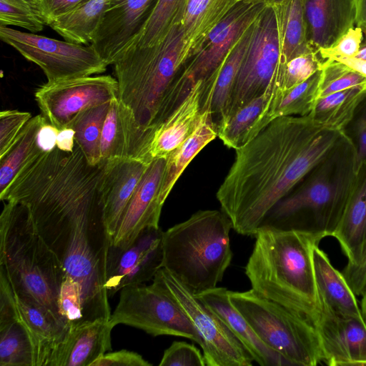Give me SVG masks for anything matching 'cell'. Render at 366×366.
I'll list each match as a JSON object with an SVG mask.
<instances>
[{"label":"cell","mask_w":366,"mask_h":366,"mask_svg":"<svg viewBox=\"0 0 366 366\" xmlns=\"http://www.w3.org/2000/svg\"><path fill=\"white\" fill-rule=\"evenodd\" d=\"M345 130L309 115L274 119L235 149L216 197L237 233L254 237L270 210L336 146Z\"/></svg>","instance_id":"6da1fadb"},{"label":"cell","mask_w":366,"mask_h":366,"mask_svg":"<svg viewBox=\"0 0 366 366\" xmlns=\"http://www.w3.org/2000/svg\"><path fill=\"white\" fill-rule=\"evenodd\" d=\"M245 266V274L259 295L316 322L319 295L313 250L323 234L261 227Z\"/></svg>","instance_id":"7a4b0ae2"},{"label":"cell","mask_w":366,"mask_h":366,"mask_svg":"<svg viewBox=\"0 0 366 366\" xmlns=\"http://www.w3.org/2000/svg\"><path fill=\"white\" fill-rule=\"evenodd\" d=\"M357 177L356 150L345 132L332 150L270 210L261 227L332 237Z\"/></svg>","instance_id":"3957f363"},{"label":"cell","mask_w":366,"mask_h":366,"mask_svg":"<svg viewBox=\"0 0 366 366\" xmlns=\"http://www.w3.org/2000/svg\"><path fill=\"white\" fill-rule=\"evenodd\" d=\"M4 202L0 216V267L16 295L33 298L64 322L59 307L64 268L37 232L29 209L19 202Z\"/></svg>","instance_id":"277c9868"},{"label":"cell","mask_w":366,"mask_h":366,"mask_svg":"<svg viewBox=\"0 0 366 366\" xmlns=\"http://www.w3.org/2000/svg\"><path fill=\"white\" fill-rule=\"evenodd\" d=\"M231 229L222 211L194 213L163 232L162 268L194 294L216 287L232 259Z\"/></svg>","instance_id":"5b68a950"},{"label":"cell","mask_w":366,"mask_h":366,"mask_svg":"<svg viewBox=\"0 0 366 366\" xmlns=\"http://www.w3.org/2000/svg\"><path fill=\"white\" fill-rule=\"evenodd\" d=\"M229 297L262 341L291 365L315 366L322 362L315 320L259 295L252 289L229 290Z\"/></svg>","instance_id":"8992f818"},{"label":"cell","mask_w":366,"mask_h":366,"mask_svg":"<svg viewBox=\"0 0 366 366\" xmlns=\"http://www.w3.org/2000/svg\"><path fill=\"white\" fill-rule=\"evenodd\" d=\"M152 283L179 304L200 339L206 366H251L252 357L223 321L164 268Z\"/></svg>","instance_id":"52a82bcc"},{"label":"cell","mask_w":366,"mask_h":366,"mask_svg":"<svg viewBox=\"0 0 366 366\" xmlns=\"http://www.w3.org/2000/svg\"><path fill=\"white\" fill-rule=\"evenodd\" d=\"M0 39L38 65L49 83L102 74L108 66L91 44L85 46L1 26Z\"/></svg>","instance_id":"ba28073f"},{"label":"cell","mask_w":366,"mask_h":366,"mask_svg":"<svg viewBox=\"0 0 366 366\" xmlns=\"http://www.w3.org/2000/svg\"><path fill=\"white\" fill-rule=\"evenodd\" d=\"M109 320L114 327L123 324L153 336L182 337L200 345L197 332L179 304L153 283L122 289Z\"/></svg>","instance_id":"9c48e42d"},{"label":"cell","mask_w":366,"mask_h":366,"mask_svg":"<svg viewBox=\"0 0 366 366\" xmlns=\"http://www.w3.org/2000/svg\"><path fill=\"white\" fill-rule=\"evenodd\" d=\"M280 59L274 14L272 8L267 6L253 23L250 41L242 59L222 123L275 84Z\"/></svg>","instance_id":"30bf717a"},{"label":"cell","mask_w":366,"mask_h":366,"mask_svg":"<svg viewBox=\"0 0 366 366\" xmlns=\"http://www.w3.org/2000/svg\"><path fill=\"white\" fill-rule=\"evenodd\" d=\"M118 91L116 79L97 75L46 82L34 96L42 116L60 131L82 112L117 98Z\"/></svg>","instance_id":"8fae6325"},{"label":"cell","mask_w":366,"mask_h":366,"mask_svg":"<svg viewBox=\"0 0 366 366\" xmlns=\"http://www.w3.org/2000/svg\"><path fill=\"white\" fill-rule=\"evenodd\" d=\"M267 6L247 0L239 1L211 30L186 63L181 71L186 80L194 86L209 77Z\"/></svg>","instance_id":"7c38bea8"},{"label":"cell","mask_w":366,"mask_h":366,"mask_svg":"<svg viewBox=\"0 0 366 366\" xmlns=\"http://www.w3.org/2000/svg\"><path fill=\"white\" fill-rule=\"evenodd\" d=\"M162 234L159 227L147 228L124 249L110 246L105 285L109 298L124 287L153 280L162 266Z\"/></svg>","instance_id":"4fadbf2b"},{"label":"cell","mask_w":366,"mask_h":366,"mask_svg":"<svg viewBox=\"0 0 366 366\" xmlns=\"http://www.w3.org/2000/svg\"><path fill=\"white\" fill-rule=\"evenodd\" d=\"M316 326L322 362L330 366L366 365V324L362 317L336 313L320 302Z\"/></svg>","instance_id":"5bb4252c"},{"label":"cell","mask_w":366,"mask_h":366,"mask_svg":"<svg viewBox=\"0 0 366 366\" xmlns=\"http://www.w3.org/2000/svg\"><path fill=\"white\" fill-rule=\"evenodd\" d=\"M165 164L166 158L154 159L149 164L119 222L112 247L124 249L145 229L159 227L164 205L160 187Z\"/></svg>","instance_id":"9a60e30c"},{"label":"cell","mask_w":366,"mask_h":366,"mask_svg":"<svg viewBox=\"0 0 366 366\" xmlns=\"http://www.w3.org/2000/svg\"><path fill=\"white\" fill-rule=\"evenodd\" d=\"M157 0H114L93 36L94 46L107 65H112L139 32Z\"/></svg>","instance_id":"2e32d148"},{"label":"cell","mask_w":366,"mask_h":366,"mask_svg":"<svg viewBox=\"0 0 366 366\" xmlns=\"http://www.w3.org/2000/svg\"><path fill=\"white\" fill-rule=\"evenodd\" d=\"M100 194L105 225L112 239L119 222L149 164L118 157L104 162Z\"/></svg>","instance_id":"e0dca14e"},{"label":"cell","mask_w":366,"mask_h":366,"mask_svg":"<svg viewBox=\"0 0 366 366\" xmlns=\"http://www.w3.org/2000/svg\"><path fill=\"white\" fill-rule=\"evenodd\" d=\"M14 295L19 317L33 344L35 366H50L54 355L68 337L69 327L33 298Z\"/></svg>","instance_id":"ac0fdd59"},{"label":"cell","mask_w":366,"mask_h":366,"mask_svg":"<svg viewBox=\"0 0 366 366\" xmlns=\"http://www.w3.org/2000/svg\"><path fill=\"white\" fill-rule=\"evenodd\" d=\"M253 24L233 45L214 71L202 81L201 110L208 112L214 129L222 124L237 76L250 41Z\"/></svg>","instance_id":"d6986e66"},{"label":"cell","mask_w":366,"mask_h":366,"mask_svg":"<svg viewBox=\"0 0 366 366\" xmlns=\"http://www.w3.org/2000/svg\"><path fill=\"white\" fill-rule=\"evenodd\" d=\"M227 288L216 287L196 296L212 310L261 366H285L290 363L280 353L265 345L255 333L244 316L232 305Z\"/></svg>","instance_id":"ffe728a7"},{"label":"cell","mask_w":366,"mask_h":366,"mask_svg":"<svg viewBox=\"0 0 366 366\" xmlns=\"http://www.w3.org/2000/svg\"><path fill=\"white\" fill-rule=\"evenodd\" d=\"M310 45L332 46L355 24V0H302Z\"/></svg>","instance_id":"44dd1931"},{"label":"cell","mask_w":366,"mask_h":366,"mask_svg":"<svg viewBox=\"0 0 366 366\" xmlns=\"http://www.w3.org/2000/svg\"><path fill=\"white\" fill-rule=\"evenodd\" d=\"M114 327L109 320L100 319L70 329L50 366H91L112 350L111 334Z\"/></svg>","instance_id":"7402d4cb"},{"label":"cell","mask_w":366,"mask_h":366,"mask_svg":"<svg viewBox=\"0 0 366 366\" xmlns=\"http://www.w3.org/2000/svg\"><path fill=\"white\" fill-rule=\"evenodd\" d=\"M202 81H198L186 98L155 131L148 150L151 162L166 158L185 141L199 125L201 110Z\"/></svg>","instance_id":"603a6c76"},{"label":"cell","mask_w":366,"mask_h":366,"mask_svg":"<svg viewBox=\"0 0 366 366\" xmlns=\"http://www.w3.org/2000/svg\"><path fill=\"white\" fill-rule=\"evenodd\" d=\"M313 264L319 303L342 315L362 317L357 295L319 246L313 250Z\"/></svg>","instance_id":"cb8c5ba5"},{"label":"cell","mask_w":366,"mask_h":366,"mask_svg":"<svg viewBox=\"0 0 366 366\" xmlns=\"http://www.w3.org/2000/svg\"><path fill=\"white\" fill-rule=\"evenodd\" d=\"M332 237L347 262H354L366 242V162L358 170L355 187Z\"/></svg>","instance_id":"d4e9b609"},{"label":"cell","mask_w":366,"mask_h":366,"mask_svg":"<svg viewBox=\"0 0 366 366\" xmlns=\"http://www.w3.org/2000/svg\"><path fill=\"white\" fill-rule=\"evenodd\" d=\"M269 6L273 9L277 26L279 68L297 56L316 51L309 42L302 0H280Z\"/></svg>","instance_id":"484cf974"},{"label":"cell","mask_w":366,"mask_h":366,"mask_svg":"<svg viewBox=\"0 0 366 366\" xmlns=\"http://www.w3.org/2000/svg\"><path fill=\"white\" fill-rule=\"evenodd\" d=\"M274 84L239 108L218 129L217 137L229 148L237 149L252 139L266 126Z\"/></svg>","instance_id":"4316f807"},{"label":"cell","mask_w":366,"mask_h":366,"mask_svg":"<svg viewBox=\"0 0 366 366\" xmlns=\"http://www.w3.org/2000/svg\"><path fill=\"white\" fill-rule=\"evenodd\" d=\"M240 1L188 0L182 26L184 49L189 59L211 30Z\"/></svg>","instance_id":"83f0119b"},{"label":"cell","mask_w":366,"mask_h":366,"mask_svg":"<svg viewBox=\"0 0 366 366\" xmlns=\"http://www.w3.org/2000/svg\"><path fill=\"white\" fill-rule=\"evenodd\" d=\"M217 137V133L212 124L209 114L204 112L192 134L166 157L160 187V199L163 203L190 162Z\"/></svg>","instance_id":"f1b7e54d"},{"label":"cell","mask_w":366,"mask_h":366,"mask_svg":"<svg viewBox=\"0 0 366 366\" xmlns=\"http://www.w3.org/2000/svg\"><path fill=\"white\" fill-rule=\"evenodd\" d=\"M187 3L188 0H157L142 28L123 51L162 41L174 26L182 25Z\"/></svg>","instance_id":"f546056e"},{"label":"cell","mask_w":366,"mask_h":366,"mask_svg":"<svg viewBox=\"0 0 366 366\" xmlns=\"http://www.w3.org/2000/svg\"><path fill=\"white\" fill-rule=\"evenodd\" d=\"M46 122L42 115L31 117L10 149L0 157V194L28 162L44 151L38 144V135Z\"/></svg>","instance_id":"4dcf8cb0"},{"label":"cell","mask_w":366,"mask_h":366,"mask_svg":"<svg viewBox=\"0 0 366 366\" xmlns=\"http://www.w3.org/2000/svg\"><path fill=\"white\" fill-rule=\"evenodd\" d=\"M114 0H85L75 10L61 16L50 27L66 41L90 44L98 25Z\"/></svg>","instance_id":"1f68e13d"},{"label":"cell","mask_w":366,"mask_h":366,"mask_svg":"<svg viewBox=\"0 0 366 366\" xmlns=\"http://www.w3.org/2000/svg\"><path fill=\"white\" fill-rule=\"evenodd\" d=\"M365 95L366 88L358 86L320 97L309 116L323 127L343 131Z\"/></svg>","instance_id":"d6a6232c"},{"label":"cell","mask_w":366,"mask_h":366,"mask_svg":"<svg viewBox=\"0 0 366 366\" xmlns=\"http://www.w3.org/2000/svg\"><path fill=\"white\" fill-rule=\"evenodd\" d=\"M0 365L35 366L33 344L18 311L0 317Z\"/></svg>","instance_id":"836d02e7"},{"label":"cell","mask_w":366,"mask_h":366,"mask_svg":"<svg viewBox=\"0 0 366 366\" xmlns=\"http://www.w3.org/2000/svg\"><path fill=\"white\" fill-rule=\"evenodd\" d=\"M321 76L322 69H320L280 96L272 97L270 110L266 117L267 125L280 117L309 115L318 99Z\"/></svg>","instance_id":"e575fe53"},{"label":"cell","mask_w":366,"mask_h":366,"mask_svg":"<svg viewBox=\"0 0 366 366\" xmlns=\"http://www.w3.org/2000/svg\"><path fill=\"white\" fill-rule=\"evenodd\" d=\"M111 102L112 101L82 112L69 127L74 132L76 143L88 162L93 166L100 164L102 132Z\"/></svg>","instance_id":"d590c367"},{"label":"cell","mask_w":366,"mask_h":366,"mask_svg":"<svg viewBox=\"0 0 366 366\" xmlns=\"http://www.w3.org/2000/svg\"><path fill=\"white\" fill-rule=\"evenodd\" d=\"M318 51H312L290 60L277 69L273 98L302 83L321 69L322 61Z\"/></svg>","instance_id":"8d00e7d4"},{"label":"cell","mask_w":366,"mask_h":366,"mask_svg":"<svg viewBox=\"0 0 366 366\" xmlns=\"http://www.w3.org/2000/svg\"><path fill=\"white\" fill-rule=\"evenodd\" d=\"M45 25L39 0H0V26H19L35 34Z\"/></svg>","instance_id":"74e56055"},{"label":"cell","mask_w":366,"mask_h":366,"mask_svg":"<svg viewBox=\"0 0 366 366\" xmlns=\"http://www.w3.org/2000/svg\"><path fill=\"white\" fill-rule=\"evenodd\" d=\"M318 98L352 87L366 88V76L333 59L324 60Z\"/></svg>","instance_id":"f35d334b"},{"label":"cell","mask_w":366,"mask_h":366,"mask_svg":"<svg viewBox=\"0 0 366 366\" xmlns=\"http://www.w3.org/2000/svg\"><path fill=\"white\" fill-rule=\"evenodd\" d=\"M27 112L4 110L0 113V157L12 147L24 127L31 118Z\"/></svg>","instance_id":"ab89813d"},{"label":"cell","mask_w":366,"mask_h":366,"mask_svg":"<svg viewBox=\"0 0 366 366\" xmlns=\"http://www.w3.org/2000/svg\"><path fill=\"white\" fill-rule=\"evenodd\" d=\"M159 366H206L203 354L193 344L174 341L164 350Z\"/></svg>","instance_id":"60d3db41"},{"label":"cell","mask_w":366,"mask_h":366,"mask_svg":"<svg viewBox=\"0 0 366 366\" xmlns=\"http://www.w3.org/2000/svg\"><path fill=\"white\" fill-rule=\"evenodd\" d=\"M119 102L113 99L103 126L100 141V163L116 158L118 143Z\"/></svg>","instance_id":"b9f144b4"},{"label":"cell","mask_w":366,"mask_h":366,"mask_svg":"<svg viewBox=\"0 0 366 366\" xmlns=\"http://www.w3.org/2000/svg\"><path fill=\"white\" fill-rule=\"evenodd\" d=\"M362 33L363 31L360 27L351 28L332 46L320 49L318 50L320 56L323 60L355 57L362 42Z\"/></svg>","instance_id":"7bdbcfd3"},{"label":"cell","mask_w":366,"mask_h":366,"mask_svg":"<svg viewBox=\"0 0 366 366\" xmlns=\"http://www.w3.org/2000/svg\"><path fill=\"white\" fill-rule=\"evenodd\" d=\"M349 126L351 127V133L346 134L352 139L355 147L358 172L362 164L366 162V95L358 105L347 127Z\"/></svg>","instance_id":"ee69618b"},{"label":"cell","mask_w":366,"mask_h":366,"mask_svg":"<svg viewBox=\"0 0 366 366\" xmlns=\"http://www.w3.org/2000/svg\"><path fill=\"white\" fill-rule=\"evenodd\" d=\"M137 352L127 350L106 352L92 363L91 366H152Z\"/></svg>","instance_id":"f6af8a7d"},{"label":"cell","mask_w":366,"mask_h":366,"mask_svg":"<svg viewBox=\"0 0 366 366\" xmlns=\"http://www.w3.org/2000/svg\"><path fill=\"white\" fill-rule=\"evenodd\" d=\"M85 0H39L45 24L50 26L57 19L75 10Z\"/></svg>","instance_id":"bcb514c9"},{"label":"cell","mask_w":366,"mask_h":366,"mask_svg":"<svg viewBox=\"0 0 366 366\" xmlns=\"http://www.w3.org/2000/svg\"><path fill=\"white\" fill-rule=\"evenodd\" d=\"M59 130L46 122L41 128L38 135V144L44 151L56 147Z\"/></svg>","instance_id":"7dc6e473"},{"label":"cell","mask_w":366,"mask_h":366,"mask_svg":"<svg viewBox=\"0 0 366 366\" xmlns=\"http://www.w3.org/2000/svg\"><path fill=\"white\" fill-rule=\"evenodd\" d=\"M75 144L74 132L72 129L66 128L59 132L56 147L59 149L71 152L74 149Z\"/></svg>","instance_id":"c3c4849f"},{"label":"cell","mask_w":366,"mask_h":366,"mask_svg":"<svg viewBox=\"0 0 366 366\" xmlns=\"http://www.w3.org/2000/svg\"><path fill=\"white\" fill-rule=\"evenodd\" d=\"M355 24L366 34V0H355Z\"/></svg>","instance_id":"681fc988"},{"label":"cell","mask_w":366,"mask_h":366,"mask_svg":"<svg viewBox=\"0 0 366 366\" xmlns=\"http://www.w3.org/2000/svg\"><path fill=\"white\" fill-rule=\"evenodd\" d=\"M333 60L340 61L366 76V61L355 57H341Z\"/></svg>","instance_id":"f907efd6"},{"label":"cell","mask_w":366,"mask_h":366,"mask_svg":"<svg viewBox=\"0 0 366 366\" xmlns=\"http://www.w3.org/2000/svg\"><path fill=\"white\" fill-rule=\"evenodd\" d=\"M362 299L360 302V311L362 316V318L366 324V285L361 295Z\"/></svg>","instance_id":"816d5d0a"},{"label":"cell","mask_w":366,"mask_h":366,"mask_svg":"<svg viewBox=\"0 0 366 366\" xmlns=\"http://www.w3.org/2000/svg\"><path fill=\"white\" fill-rule=\"evenodd\" d=\"M355 57L363 61H366V36L365 40L362 42L359 51Z\"/></svg>","instance_id":"f5cc1de1"},{"label":"cell","mask_w":366,"mask_h":366,"mask_svg":"<svg viewBox=\"0 0 366 366\" xmlns=\"http://www.w3.org/2000/svg\"><path fill=\"white\" fill-rule=\"evenodd\" d=\"M247 1H254V2H261V3H264L266 4L267 5L269 6L271 5L272 4L276 2V1H278L280 0H247Z\"/></svg>","instance_id":"db71d44e"}]
</instances>
